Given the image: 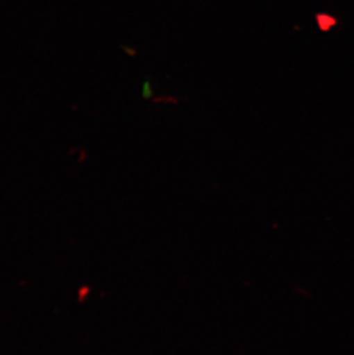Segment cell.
<instances>
[{
	"instance_id": "cell-1",
	"label": "cell",
	"mask_w": 354,
	"mask_h": 355,
	"mask_svg": "<svg viewBox=\"0 0 354 355\" xmlns=\"http://www.w3.org/2000/svg\"><path fill=\"white\" fill-rule=\"evenodd\" d=\"M319 26L322 31H328L335 24L334 19L328 15H318Z\"/></svg>"
}]
</instances>
